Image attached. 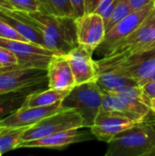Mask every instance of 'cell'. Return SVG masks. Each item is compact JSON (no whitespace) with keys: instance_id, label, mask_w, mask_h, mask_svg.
Masks as SVG:
<instances>
[{"instance_id":"cell-31","label":"cell","mask_w":155,"mask_h":156,"mask_svg":"<svg viewBox=\"0 0 155 156\" xmlns=\"http://www.w3.org/2000/svg\"><path fill=\"white\" fill-rule=\"evenodd\" d=\"M15 10L7 0H0V11H11Z\"/></svg>"},{"instance_id":"cell-6","label":"cell","mask_w":155,"mask_h":156,"mask_svg":"<svg viewBox=\"0 0 155 156\" xmlns=\"http://www.w3.org/2000/svg\"><path fill=\"white\" fill-rule=\"evenodd\" d=\"M80 128H83L80 115L72 109H63L28 127L23 133L20 143L43 138L62 131Z\"/></svg>"},{"instance_id":"cell-5","label":"cell","mask_w":155,"mask_h":156,"mask_svg":"<svg viewBox=\"0 0 155 156\" xmlns=\"http://www.w3.org/2000/svg\"><path fill=\"white\" fill-rule=\"evenodd\" d=\"M48 82L47 69L19 65L0 67V95L24 93Z\"/></svg>"},{"instance_id":"cell-13","label":"cell","mask_w":155,"mask_h":156,"mask_svg":"<svg viewBox=\"0 0 155 156\" xmlns=\"http://www.w3.org/2000/svg\"><path fill=\"white\" fill-rule=\"evenodd\" d=\"M65 55L69 62L76 85L96 81L98 71L96 60L92 58V52L83 47L77 46Z\"/></svg>"},{"instance_id":"cell-24","label":"cell","mask_w":155,"mask_h":156,"mask_svg":"<svg viewBox=\"0 0 155 156\" xmlns=\"http://www.w3.org/2000/svg\"><path fill=\"white\" fill-rule=\"evenodd\" d=\"M15 10L25 12V13H34L39 11V2L38 0H7Z\"/></svg>"},{"instance_id":"cell-1","label":"cell","mask_w":155,"mask_h":156,"mask_svg":"<svg viewBox=\"0 0 155 156\" xmlns=\"http://www.w3.org/2000/svg\"><path fill=\"white\" fill-rule=\"evenodd\" d=\"M9 12L36 27L42 33L46 48L58 54H67L79 46L75 17L58 16L39 11L25 13L11 10Z\"/></svg>"},{"instance_id":"cell-34","label":"cell","mask_w":155,"mask_h":156,"mask_svg":"<svg viewBox=\"0 0 155 156\" xmlns=\"http://www.w3.org/2000/svg\"><path fill=\"white\" fill-rule=\"evenodd\" d=\"M7 128H5V127H0V134L2 133H4L5 130H6Z\"/></svg>"},{"instance_id":"cell-25","label":"cell","mask_w":155,"mask_h":156,"mask_svg":"<svg viewBox=\"0 0 155 156\" xmlns=\"http://www.w3.org/2000/svg\"><path fill=\"white\" fill-rule=\"evenodd\" d=\"M0 37L6 38V39L28 41L21 34H19L16 30H15L12 27H10L8 24H6L5 21L1 19H0Z\"/></svg>"},{"instance_id":"cell-9","label":"cell","mask_w":155,"mask_h":156,"mask_svg":"<svg viewBox=\"0 0 155 156\" xmlns=\"http://www.w3.org/2000/svg\"><path fill=\"white\" fill-rule=\"evenodd\" d=\"M78 44L94 53L106 36V27L103 17L98 13H85L75 17Z\"/></svg>"},{"instance_id":"cell-12","label":"cell","mask_w":155,"mask_h":156,"mask_svg":"<svg viewBox=\"0 0 155 156\" xmlns=\"http://www.w3.org/2000/svg\"><path fill=\"white\" fill-rule=\"evenodd\" d=\"M138 123L140 122L126 116L100 111L93 125L90 127V132L96 139L108 144L118 133L130 129Z\"/></svg>"},{"instance_id":"cell-10","label":"cell","mask_w":155,"mask_h":156,"mask_svg":"<svg viewBox=\"0 0 155 156\" xmlns=\"http://www.w3.org/2000/svg\"><path fill=\"white\" fill-rule=\"evenodd\" d=\"M153 8L154 5L151 4L142 9L132 11L127 16L106 33L104 40L95 51L98 52L100 56L103 57L112 45L123 39L137 29L152 13Z\"/></svg>"},{"instance_id":"cell-36","label":"cell","mask_w":155,"mask_h":156,"mask_svg":"<svg viewBox=\"0 0 155 156\" xmlns=\"http://www.w3.org/2000/svg\"><path fill=\"white\" fill-rule=\"evenodd\" d=\"M1 155H2V154H0V156H1Z\"/></svg>"},{"instance_id":"cell-16","label":"cell","mask_w":155,"mask_h":156,"mask_svg":"<svg viewBox=\"0 0 155 156\" xmlns=\"http://www.w3.org/2000/svg\"><path fill=\"white\" fill-rule=\"evenodd\" d=\"M0 19L12 27L29 42L46 47L42 33L28 22L16 17L9 11H0Z\"/></svg>"},{"instance_id":"cell-11","label":"cell","mask_w":155,"mask_h":156,"mask_svg":"<svg viewBox=\"0 0 155 156\" xmlns=\"http://www.w3.org/2000/svg\"><path fill=\"white\" fill-rule=\"evenodd\" d=\"M64 108L61 102L44 107H23L21 106L11 114L7 115L0 121V127L7 129L30 127L43 119L53 115Z\"/></svg>"},{"instance_id":"cell-2","label":"cell","mask_w":155,"mask_h":156,"mask_svg":"<svg viewBox=\"0 0 155 156\" xmlns=\"http://www.w3.org/2000/svg\"><path fill=\"white\" fill-rule=\"evenodd\" d=\"M153 48H155V8L137 29L112 45L103 57L96 60L98 74L113 63Z\"/></svg>"},{"instance_id":"cell-32","label":"cell","mask_w":155,"mask_h":156,"mask_svg":"<svg viewBox=\"0 0 155 156\" xmlns=\"http://www.w3.org/2000/svg\"><path fill=\"white\" fill-rule=\"evenodd\" d=\"M150 104H151V110H152V113H153V116L155 117V98H153V99H151Z\"/></svg>"},{"instance_id":"cell-21","label":"cell","mask_w":155,"mask_h":156,"mask_svg":"<svg viewBox=\"0 0 155 156\" xmlns=\"http://www.w3.org/2000/svg\"><path fill=\"white\" fill-rule=\"evenodd\" d=\"M28 127H19L6 129L0 134V154H3L11 150L16 149L21 142L23 133Z\"/></svg>"},{"instance_id":"cell-7","label":"cell","mask_w":155,"mask_h":156,"mask_svg":"<svg viewBox=\"0 0 155 156\" xmlns=\"http://www.w3.org/2000/svg\"><path fill=\"white\" fill-rule=\"evenodd\" d=\"M105 71L118 72L135 80L141 86H143L155 71V48L127 57L106 67L100 73Z\"/></svg>"},{"instance_id":"cell-23","label":"cell","mask_w":155,"mask_h":156,"mask_svg":"<svg viewBox=\"0 0 155 156\" xmlns=\"http://www.w3.org/2000/svg\"><path fill=\"white\" fill-rule=\"evenodd\" d=\"M132 11V10L131 8L129 0H119L111 17L105 22L106 31L108 32L109 30H111L114 26H116L125 16H127Z\"/></svg>"},{"instance_id":"cell-22","label":"cell","mask_w":155,"mask_h":156,"mask_svg":"<svg viewBox=\"0 0 155 156\" xmlns=\"http://www.w3.org/2000/svg\"><path fill=\"white\" fill-rule=\"evenodd\" d=\"M27 94L9 93L0 95V121L20 108Z\"/></svg>"},{"instance_id":"cell-8","label":"cell","mask_w":155,"mask_h":156,"mask_svg":"<svg viewBox=\"0 0 155 156\" xmlns=\"http://www.w3.org/2000/svg\"><path fill=\"white\" fill-rule=\"evenodd\" d=\"M0 46L10 49L17 58L19 66L47 69L52 57L58 54L46 47L29 41L0 37Z\"/></svg>"},{"instance_id":"cell-4","label":"cell","mask_w":155,"mask_h":156,"mask_svg":"<svg viewBox=\"0 0 155 156\" xmlns=\"http://www.w3.org/2000/svg\"><path fill=\"white\" fill-rule=\"evenodd\" d=\"M102 91L96 81L74 86L62 101L64 109L76 111L83 121V128L93 125L102 103Z\"/></svg>"},{"instance_id":"cell-3","label":"cell","mask_w":155,"mask_h":156,"mask_svg":"<svg viewBox=\"0 0 155 156\" xmlns=\"http://www.w3.org/2000/svg\"><path fill=\"white\" fill-rule=\"evenodd\" d=\"M147 155H155V126L145 122L118 133L105 153V156Z\"/></svg>"},{"instance_id":"cell-20","label":"cell","mask_w":155,"mask_h":156,"mask_svg":"<svg viewBox=\"0 0 155 156\" xmlns=\"http://www.w3.org/2000/svg\"><path fill=\"white\" fill-rule=\"evenodd\" d=\"M39 12L58 16L75 17L70 0H38Z\"/></svg>"},{"instance_id":"cell-37","label":"cell","mask_w":155,"mask_h":156,"mask_svg":"<svg viewBox=\"0 0 155 156\" xmlns=\"http://www.w3.org/2000/svg\"><path fill=\"white\" fill-rule=\"evenodd\" d=\"M0 67H1V65H0Z\"/></svg>"},{"instance_id":"cell-15","label":"cell","mask_w":155,"mask_h":156,"mask_svg":"<svg viewBox=\"0 0 155 156\" xmlns=\"http://www.w3.org/2000/svg\"><path fill=\"white\" fill-rule=\"evenodd\" d=\"M48 86L55 90H71L76 86L74 75L65 54L52 57L48 68Z\"/></svg>"},{"instance_id":"cell-26","label":"cell","mask_w":155,"mask_h":156,"mask_svg":"<svg viewBox=\"0 0 155 156\" xmlns=\"http://www.w3.org/2000/svg\"><path fill=\"white\" fill-rule=\"evenodd\" d=\"M118 1L119 0H101L95 13L100 14L103 17L104 22H106L111 17L112 12L114 11Z\"/></svg>"},{"instance_id":"cell-28","label":"cell","mask_w":155,"mask_h":156,"mask_svg":"<svg viewBox=\"0 0 155 156\" xmlns=\"http://www.w3.org/2000/svg\"><path fill=\"white\" fill-rule=\"evenodd\" d=\"M73 9L75 17H79L85 14V5L84 0H70Z\"/></svg>"},{"instance_id":"cell-27","label":"cell","mask_w":155,"mask_h":156,"mask_svg":"<svg viewBox=\"0 0 155 156\" xmlns=\"http://www.w3.org/2000/svg\"><path fill=\"white\" fill-rule=\"evenodd\" d=\"M18 60L14 52L10 49L0 46V65L3 66H11L17 65Z\"/></svg>"},{"instance_id":"cell-18","label":"cell","mask_w":155,"mask_h":156,"mask_svg":"<svg viewBox=\"0 0 155 156\" xmlns=\"http://www.w3.org/2000/svg\"><path fill=\"white\" fill-rule=\"evenodd\" d=\"M96 82L102 92H112L124 87L140 85L135 80L115 71H105L98 74Z\"/></svg>"},{"instance_id":"cell-14","label":"cell","mask_w":155,"mask_h":156,"mask_svg":"<svg viewBox=\"0 0 155 156\" xmlns=\"http://www.w3.org/2000/svg\"><path fill=\"white\" fill-rule=\"evenodd\" d=\"M90 139L89 133L86 132H80L79 129H71L62 131L43 138L22 142L16 149L22 148H57L61 149L73 144L81 143Z\"/></svg>"},{"instance_id":"cell-29","label":"cell","mask_w":155,"mask_h":156,"mask_svg":"<svg viewBox=\"0 0 155 156\" xmlns=\"http://www.w3.org/2000/svg\"><path fill=\"white\" fill-rule=\"evenodd\" d=\"M143 87V92L146 94V96L151 100L155 98V80L148 82L146 84H144Z\"/></svg>"},{"instance_id":"cell-33","label":"cell","mask_w":155,"mask_h":156,"mask_svg":"<svg viewBox=\"0 0 155 156\" xmlns=\"http://www.w3.org/2000/svg\"><path fill=\"white\" fill-rule=\"evenodd\" d=\"M153 80H155V71L153 73V75H152V76H151V77H150V78H149V79H148V80L143 83V85H144V84H146V83H148V82L153 81Z\"/></svg>"},{"instance_id":"cell-30","label":"cell","mask_w":155,"mask_h":156,"mask_svg":"<svg viewBox=\"0 0 155 156\" xmlns=\"http://www.w3.org/2000/svg\"><path fill=\"white\" fill-rule=\"evenodd\" d=\"M100 2H101V0H84L85 13H93V12H95Z\"/></svg>"},{"instance_id":"cell-17","label":"cell","mask_w":155,"mask_h":156,"mask_svg":"<svg viewBox=\"0 0 155 156\" xmlns=\"http://www.w3.org/2000/svg\"><path fill=\"white\" fill-rule=\"evenodd\" d=\"M71 90H55L48 88L46 90L34 91L26 95L23 107H44L62 102Z\"/></svg>"},{"instance_id":"cell-19","label":"cell","mask_w":155,"mask_h":156,"mask_svg":"<svg viewBox=\"0 0 155 156\" xmlns=\"http://www.w3.org/2000/svg\"><path fill=\"white\" fill-rule=\"evenodd\" d=\"M102 93L103 94H102V103H101L100 112L126 116L139 122H145V120L139 117L124 101H122L115 94L111 92H102Z\"/></svg>"},{"instance_id":"cell-35","label":"cell","mask_w":155,"mask_h":156,"mask_svg":"<svg viewBox=\"0 0 155 156\" xmlns=\"http://www.w3.org/2000/svg\"><path fill=\"white\" fill-rule=\"evenodd\" d=\"M153 5H154V8H155V0L153 1Z\"/></svg>"}]
</instances>
